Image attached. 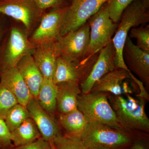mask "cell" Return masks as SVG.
Segmentation results:
<instances>
[{
    "mask_svg": "<svg viewBox=\"0 0 149 149\" xmlns=\"http://www.w3.org/2000/svg\"><path fill=\"white\" fill-rule=\"evenodd\" d=\"M145 25L131 28L128 37L136 39V45L142 50L149 53V27L148 25Z\"/></svg>",
    "mask_w": 149,
    "mask_h": 149,
    "instance_id": "24",
    "label": "cell"
},
{
    "mask_svg": "<svg viewBox=\"0 0 149 149\" xmlns=\"http://www.w3.org/2000/svg\"><path fill=\"white\" fill-rule=\"evenodd\" d=\"M134 0H109L108 1L110 17L115 23H118L123 11Z\"/></svg>",
    "mask_w": 149,
    "mask_h": 149,
    "instance_id": "27",
    "label": "cell"
},
{
    "mask_svg": "<svg viewBox=\"0 0 149 149\" xmlns=\"http://www.w3.org/2000/svg\"><path fill=\"white\" fill-rule=\"evenodd\" d=\"M130 149H148L146 144L142 141L134 142Z\"/></svg>",
    "mask_w": 149,
    "mask_h": 149,
    "instance_id": "32",
    "label": "cell"
},
{
    "mask_svg": "<svg viewBox=\"0 0 149 149\" xmlns=\"http://www.w3.org/2000/svg\"><path fill=\"white\" fill-rule=\"evenodd\" d=\"M144 8L148 10L149 6V0H141Z\"/></svg>",
    "mask_w": 149,
    "mask_h": 149,
    "instance_id": "33",
    "label": "cell"
},
{
    "mask_svg": "<svg viewBox=\"0 0 149 149\" xmlns=\"http://www.w3.org/2000/svg\"><path fill=\"white\" fill-rule=\"evenodd\" d=\"M109 0H72L68 7L60 35L80 28Z\"/></svg>",
    "mask_w": 149,
    "mask_h": 149,
    "instance_id": "10",
    "label": "cell"
},
{
    "mask_svg": "<svg viewBox=\"0 0 149 149\" xmlns=\"http://www.w3.org/2000/svg\"><path fill=\"white\" fill-rule=\"evenodd\" d=\"M77 109L84 114L88 123H102L126 132L103 93L80 94L77 97Z\"/></svg>",
    "mask_w": 149,
    "mask_h": 149,
    "instance_id": "4",
    "label": "cell"
},
{
    "mask_svg": "<svg viewBox=\"0 0 149 149\" xmlns=\"http://www.w3.org/2000/svg\"><path fill=\"white\" fill-rule=\"evenodd\" d=\"M57 122L64 130L63 135L77 139H81L88 123L85 116L77 109L59 114Z\"/></svg>",
    "mask_w": 149,
    "mask_h": 149,
    "instance_id": "20",
    "label": "cell"
},
{
    "mask_svg": "<svg viewBox=\"0 0 149 149\" xmlns=\"http://www.w3.org/2000/svg\"><path fill=\"white\" fill-rule=\"evenodd\" d=\"M90 34V25L87 22L76 30L59 35L55 41L59 56L70 61H82L88 51Z\"/></svg>",
    "mask_w": 149,
    "mask_h": 149,
    "instance_id": "7",
    "label": "cell"
},
{
    "mask_svg": "<svg viewBox=\"0 0 149 149\" xmlns=\"http://www.w3.org/2000/svg\"><path fill=\"white\" fill-rule=\"evenodd\" d=\"M53 143L56 149H88L81 139L70 138L63 134L56 137Z\"/></svg>",
    "mask_w": 149,
    "mask_h": 149,
    "instance_id": "26",
    "label": "cell"
},
{
    "mask_svg": "<svg viewBox=\"0 0 149 149\" xmlns=\"http://www.w3.org/2000/svg\"><path fill=\"white\" fill-rule=\"evenodd\" d=\"M18 103L11 92L0 83V119L4 120L8 111Z\"/></svg>",
    "mask_w": 149,
    "mask_h": 149,
    "instance_id": "25",
    "label": "cell"
},
{
    "mask_svg": "<svg viewBox=\"0 0 149 149\" xmlns=\"http://www.w3.org/2000/svg\"><path fill=\"white\" fill-rule=\"evenodd\" d=\"M32 56L43 77L52 79L59 57L55 42L36 46Z\"/></svg>",
    "mask_w": 149,
    "mask_h": 149,
    "instance_id": "17",
    "label": "cell"
},
{
    "mask_svg": "<svg viewBox=\"0 0 149 149\" xmlns=\"http://www.w3.org/2000/svg\"><path fill=\"white\" fill-rule=\"evenodd\" d=\"M79 83L62 82L57 86L56 112L59 114L77 109V97L81 94Z\"/></svg>",
    "mask_w": 149,
    "mask_h": 149,
    "instance_id": "18",
    "label": "cell"
},
{
    "mask_svg": "<svg viewBox=\"0 0 149 149\" xmlns=\"http://www.w3.org/2000/svg\"><path fill=\"white\" fill-rule=\"evenodd\" d=\"M143 100L141 97L139 100L135 99L129 94L114 95L111 99L112 107L125 131L136 129L148 131L149 120Z\"/></svg>",
    "mask_w": 149,
    "mask_h": 149,
    "instance_id": "5",
    "label": "cell"
},
{
    "mask_svg": "<svg viewBox=\"0 0 149 149\" xmlns=\"http://www.w3.org/2000/svg\"><path fill=\"white\" fill-rule=\"evenodd\" d=\"M29 37L23 24L10 18L9 27L0 45V74L16 67L24 56L32 54L35 47L30 42Z\"/></svg>",
    "mask_w": 149,
    "mask_h": 149,
    "instance_id": "1",
    "label": "cell"
},
{
    "mask_svg": "<svg viewBox=\"0 0 149 149\" xmlns=\"http://www.w3.org/2000/svg\"><path fill=\"white\" fill-rule=\"evenodd\" d=\"M30 118L31 116L27 107L18 103L8 111L4 120L11 133L27 118Z\"/></svg>",
    "mask_w": 149,
    "mask_h": 149,
    "instance_id": "23",
    "label": "cell"
},
{
    "mask_svg": "<svg viewBox=\"0 0 149 149\" xmlns=\"http://www.w3.org/2000/svg\"><path fill=\"white\" fill-rule=\"evenodd\" d=\"M11 140L15 146L32 143L41 138L40 131L32 118H28L11 132Z\"/></svg>",
    "mask_w": 149,
    "mask_h": 149,
    "instance_id": "22",
    "label": "cell"
},
{
    "mask_svg": "<svg viewBox=\"0 0 149 149\" xmlns=\"http://www.w3.org/2000/svg\"><path fill=\"white\" fill-rule=\"evenodd\" d=\"M51 144L41 137L30 143L18 146H12L0 149H50Z\"/></svg>",
    "mask_w": 149,
    "mask_h": 149,
    "instance_id": "30",
    "label": "cell"
},
{
    "mask_svg": "<svg viewBox=\"0 0 149 149\" xmlns=\"http://www.w3.org/2000/svg\"><path fill=\"white\" fill-rule=\"evenodd\" d=\"M115 50L111 41L99 52L98 55L87 77L81 82V94L90 93L93 86L103 76L116 69L115 65Z\"/></svg>",
    "mask_w": 149,
    "mask_h": 149,
    "instance_id": "12",
    "label": "cell"
},
{
    "mask_svg": "<svg viewBox=\"0 0 149 149\" xmlns=\"http://www.w3.org/2000/svg\"><path fill=\"white\" fill-rule=\"evenodd\" d=\"M0 83L7 88L16 98L18 103L26 107L34 97L16 67L0 74Z\"/></svg>",
    "mask_w": 149,
    "mask_h": 149,
    "instance_id": "16",
    "label": "cell"
},
{
    "mask_svg": "<svg viewBox=\"0 0 149 149\" xmlns=\"http://www.w3.org/2000/svg\"><path fill=\"white\" fill-rule=\"evenodd\" d=\"M42 10L46 11L48 9H54L68 6L67 0H34Z\"/></svg>",
    "mask_w": 149,
    "mask_h": 149,
    "instance_id": "29",
    "label": "cell"
},
{
    "mask_svg": "<svg viewBox=\"0 0 149 149\" xmlns=\"http://www.w3.org/2000/svg\"><path fill=\"white\" fill-rule=\"evenodd\" d=\"M90 27V43L85 58L99 53L110 42L117 29V23L110 17L108 1L88 20Z\"/></svg>",
    "mask_w": 149,
    "mask_h": 149,
    "instance_id": "6",
    "label": "cell"
},
{
    "mask_svg": "<svg viewBox=\"0 0 149 149\" xmlns=\"http://www.w3.org/2000/svg\"><path fill=\"white\" fill-rule=\"evenodd\" d=\"M16 67L32 96L36 98L44 77L36 65L32 54L24 56L19 62Z\"/></svg>",
    "mask_w": 149,
    "mask_h": 149,
    "instance_id": "19",
    "label": "cell"
},
{
    "mask_svg": "<svg viewBox=\"0 0 149 149\" xmlns=\"http://www.w3.org/2000/svg\"><path fill=\"white\" fill-rule=\"evenodd\" d=\"M26 107L44 140L50 143L56 137L63 134L55 117L43 109L37 99L32 98Z\"/></svg>",
    "mask_w": 149,
    "mask_h": 149,
    "instance_id": "13",
    "label": "cell"
},
{
    "mask_svg": "<svg viewBox=\"0 0 149 149\" xmlns=\"http://www.w3.org/2000/svg\"><path fill=\"white\" fill-rule=\"evenodd\" d=\"M11 133L4 120L0 119V149L13 146L11 140Z\"/></svg>",
    "mask_w": 149,
    "mask_h": 149,
    "instance_id": "28",
    "label": "cell"
},
{
    "mask_svg": "<svg viewBox=\"0 0 149 149\" xmlns=\"http://www.w3.org/2000/svg\"><path fill=\"white\" fill-rule=\"evenodd\" d=\"M68 6L52 9L44 13L39 24L29 36V41L35 47L56 41L60 35Z\"/></svg>",
    "mask_w": 149,
    "mask_h": 149,
    "instance_id": "9",
    "label": "cell"
},
{
    "mask_svg": "<svg viewBox=\"0 0 149 149\" xmlns=\"http://www.w3.org/2000/svg\"><path fill=\"white\" fill-rule=\"evenodd\" d=\"M81 139L88 149H122L134 141L127 132L98 123H88Z\"/></svg>",
    "mask_w": 149,
    "mask_h": 149,
    "instance_id": "3",
    "label": "cell"
},
{
    "mask_svg": "<svg viewBox=\"0 0 149 149\" xmlns=\"http://www.w3.org/2000/svg\"><path fill=\"white\" fill-rule=\"evenodd\" d=\"M10 25V18L3 15H0V45Z\"/></svg>",
    "mask_w": 149,
    "mask_h": 149,
    "instance_id": "31",
    "label": "cell"
},
{
    "mask_svg": "<svg viewBox=\"0 0 149 149\" xmlns=\"http://www.w3.org/2000/svg\"><path fill=\"white\" fill-rule=\"evenodd\" d=\"M132 74L122 68H116L106 74L93 86L91 93L109 92L115 96L123 95L133 93L125 80L132 79Z\"/></svg>",
    "mask_w": 149,
    "mask_h": 149,
    "instance_id": "14",
    "label": "cell"
},
{
    "mask_svg": "<svg viewBox=\"0 0 149 149\" xmlns=\"http://www.w3.org/2000/svg\"><path fill=\"white\" fill-rule=\"evenodd\" d=\"M93 149H109L108 148H95Z\"/></svg>",
    "mask_w": 149,
    "mask_h": 149,
    "instance_id": "35",
    "label": "cell"
},
{
    "mask_svg": "<svg viewBox=\"0 0 149 149\" xmlns=\"http://www.w3.org/2000/svg\"><path fill=\"white\" fill-rule=\"evenodd\" d=\"M98 54L85 58L79 62L68 61L59 56L52 80L55 84L62 82H83L91 71Z\"/></svg>",
    "mask_w": 149,
    "mask_h": 149,
    "instance_id": "11",
    "label": "cell"
},
{
    "mask_svg": "<svg viewBox=\"0 0 149 149\" xmlns=\"http://www.w3.org/2000/svg\"><path fill=\"white\" fill-rule=\"evenodd\" d=\"M123 60L128 69L146 84L149 81V53L138 47L128 37L123 52Z\"/></svg>",
    "mask_w": 149,
    "mask_h": 149,
    "instance_id": "15",
    "label": "cell"
},
{
    "mask_svg": "<svg viewBox=\"0 0 149 149\" xmlns=\"http://www.w3.org/2000/svg\"><path fill=\"white\" fill-rule=\"evenodd\" d=\"M56 85L52 79L43 78L36 99L41 107L55 117L56 113Z\"/></svg>",
    "mask_w": 149,
    "mask_h": 149,
    "instance_id": "21",
    "label": "cell"
},
{
    "mask_svg": "<svg viewBox=\"0 0 149 149\" xmlns=\"http://www.w3.org/2000/svg\"><path fill=\"white\" fill-rule=\"evenodd\" d=\"M50 144L51 146L50 149H56L55 148L54 146L53 143V142H52V143H50Z\"/></svg>",
    "mask_w": 149,
    "mask_h": 149,
    "instance_id": "34",
    "label": "cell"
},
{
    "mask_svg": "<svg viewBox=\"0 0 149 149\" xmlns=\"http://www.w3.org/2000/svg\"><path fill=\"white\" fill-rule=\"evenodd\" d=\"M148 10L144 8L141 0H134L123 12L119 19L120 22L112 40L115 50L114 62L116 68L130 71L123 60V47L130 29L146 25L149 22Z\"/></svg>",
    "mask_w": 149,
    "mask_h": 149,
    "instance_id": "2",
    "label": "cell"
},
{
    "mask_svg": "<svg viewBox=\"0 0 149 149\" xmlns=\"http://www.w3.org/2000/svg\"><path fill=\"white\" fill-rule=\"evenodd\" d=\"M45 12L41 9L34 0H0V15L21 23L29 36Z\"/></svg>",
    "mask_w": 149,
    "mask_h": 149,
    "instance_id": "8",
    "label": "cell"
}]
</instances>
